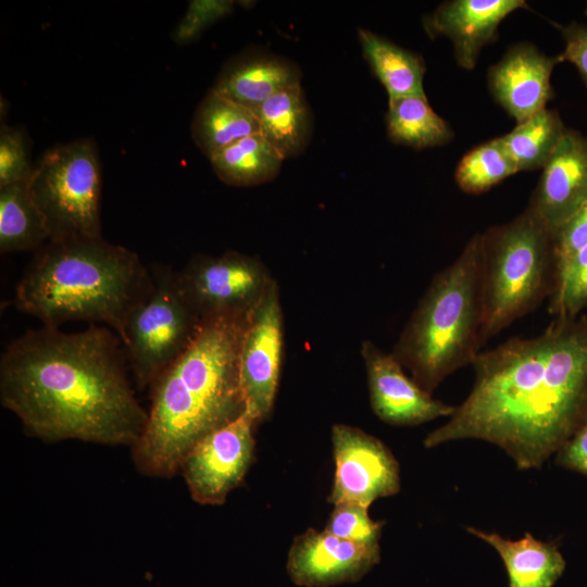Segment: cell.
Masks as SVG:
<instances>
[{"instance_id": "obj_16", "label": "cell", "mask_w": 587, "mask_h": 587, "mask_svg": "<svg viewBox=\"0 0 587 587\" xmlns=\"http://www.w3.org/2000/svg\"><path fill=\"white\" fill-rule=\"evenodd\" d=\"M587 203V136L567 128L541 170L529 209L552 233Z\"/></svg>"}, {"instance_id": "obj_21", "label": "cell", "mask_w": 587, "mask_h": 587, "mask_svg": "<svg viewBox=\"0 0 587 587\" xmlns=\"http://www.w3.org/2000/svg\"><path fill=\"white\" fill-rule=\"evenodd\" d=\"M358 35L363 55L389 99L426 97L423 87L426 65L420 54L364 28Z\"/></svg>"}, {"instance_id": "obj_4", "label": "cell", "mask_w": 587, "mask_h": 587, "mask_svg": "<svg viewBox=\"0 0 587 587\" xmlns=\"http://www.w3.org/2000/svg\"><path fill=\"white\" fill-rule=\"evenodd\" d=\"M153 284L135 251L102 237L67 238L49 240L35 252L13 300L42 326L102 324L121 338L129 313Z\"/></svg>"}, {"instance_id": "obj_13", "label": "cell", "mask_w": 587, "mask_h": 587, "mask_svg": "<svg viewBox=\"0 0 587 587\" xmlns=\"http://www.w3.org/2000/svg\"><path fill=\"white\" fill-rule=\"evenodd\" d=\"M361 355L367 375L371 407L383 422L414 426L454 412L455 407L434 399L432 394L407 376L392 353H386L374 342L365 340L361 345Z\"/></svg>"}, {"instance_id": "obj_7", "label": "cell", "mask_w": 587, "mask_h": 587, "mask_svg": "<svg viewBox=\"0 0 587 587\" xmlns=\"http://www.w3.org/2000/svg\"><path fill=\"white\" fill-rule=\"evenodd\" d=\"M27 186L50 240L102 237L101 168L93 141L77 139L46 151Z\"/></svg>"}, {"instance_id": "obj_28", "label": "cell", "mask_w": 587, "mask_h": 587, "mask_svg": "<svg viewBox=\"0 0 587 587\" xmlns=\"http://www.w3.org/2000/svg\"><path fill=\"white\" fill-rule=\"evenodd\" d=\"M587 307V246L554 274L549 312L555 319L575 317Z\"/></svg>"}, {"instance_id": "obj_33", "label": "cell", "mask_w": 587, "mask_h": 587, "mask_svg": "<svg viewBox=\"0 0 587 587\" xmlns=\"http://www.w3.org/2000/svg\"><path fill=\"white\" fill-rule=\"evenodd\" d=\"M557 26L564 39V50L559 54L561 62L572 63L587 85V25L572 22Z\"/></svg>"}, {"instance_id": "obj_15", "label": "cell", "mask_w": 587, "mask_h": 587, "mask_svg": "<svg viewBox=\"0 0 587 587\" xmlns=\"http://www.w3.org/2000/svg\"><path fill=\"white\" fill-rule=\"evenodd\" d=\"M558 55H546L534 45L519 42L510 47L487 73L488 89L495 101L520 123L547 108L553 98V68Z\"/></svg>"}, {"instance_id": "obj_20", "label": "cell", "mask_w": 587, "mask_h": 587, "mask_svg": "<svg viewBox=\"0 0 587 587\" xmlns=\"http://www.w3.org/2000/svg\"><path fill=\"white\" fill-rule=\"evenodd\" d=\"M255 133H260V125L254 111L214 89L199 103L191 122L192 139L209 159L237 140Z\"/></svg>"}, {"instance_id": "obj_25", "label": "cell", "mask_w": 587, "mask_h": 587, "mask_svg": "<svg viewBox=\"0 0 587 587\" xmlns=\"http://www.w3.org/2000/svg\"><path fill=\"white\" fill-rule=\"evenodd\" d=\"M385 120L389 139L414 149L444 146L454 136L452 127L433 110L426 97L388 99Z\"/></svg>"}, {"instance_id": "obj_10", "label": "cell", "mask_w": 587, "mask_h": 587, "mask_svg": "<svg viewBox=\"0 0 587 587\" xmlns=\"http://www.w3.org/2000/svg\"><path fill=\"white\" fill-rule=\"evenodd\" d=\"M332 441L335 476L328 502L369 508L399 491V464L383 441L346 424L333 426Z\"/></svg>"}, {"instance_id": "obj_17", "label": "cell", "mask_w": 587, "mask_h": 587, "mask_svg": "<svg viewBox=\"0 0 587 587\" xmlns=\"http://www.w3.org/2000/svg\"><path fill=\"white\" fill-rule=\"evenodd\" d=\"M528 9L524 0H449L425 15L423 26L429 38L447 37L457 64L475 67L482 49L498 37L500 23L512 12Z\"/></svg>"}, {"instance_id": "obj_9", "label": "cell", "mask_w": 587, "mask_h": 587, "mask_svg": "<svg viewBox=\"0 0 587 587\" xmlns=\"http://www.w3.org/2000/svg\"><path fill=\"white\" fill-rule=\"evenodd\" d=\"M176 280L200 319L250 313L275 282L259 259L236 251L197 255L176 273Z\"/></svg>"}, {"instance_id": "obj_30", "label": "cell", "mask_w": 587, "mask_h": 587, "mask_svg": "<svg viewBox=\"0 0 587 587\" xmlns=\"http://www.w3.org/2000/svg\"><path fill=\"white\" fill-rule=\"evenodd\" d=\"M33 168L25 136L16 128L2 125L0 129V187L27 183Z\"/></svg>"}, {"instance_id": "obj_1", "label": "cell", "mask_w": 587, "mask_h": 587, "mask_svg": "<svg viewBox=\"0 0 587 587\" xmlns=\"http://www.w3.org/2000/svg\"><path fill=\"white\" fill-rule=\"evenodd\" d=\"M471 392L424 439H477L521 470L539 469L587 419V319H555L539 335L479 352Z\"/></svg>"}, {"instance_id": "obj_8", "label": "cell", "mask_w": 587, "mask_h": 587, "mask_svg": "<svg viewBox=\"0 0 587 587\" xmlns=\"http://www.w3.org/2000/svg\"><path fill=\"white\" fill-rule=\"evenodd\" d=\"M149 296L129 313L122 346L134 380L143 389L190 346L202 319L183 296L176 272L158 267Z\"/></svg>"}, {"instance_id": "obj_24", "label": "cell", "mask_w": 587, "mask_h": 587, "mask_svg": "<svg viewBox=\"0 0 587 587\" xmlns=\"http://www.w3.org/2000/svg\"><path fill=\"white\" fill-rule=\"evenodd\" d=\"M209 160L216 176L225 184L250 187L273 179L285 159L261 133H255L220 150Z\"/></svg>"}, {"instance_id": "obj_29", "label": "cell", "mask_w": 587, "mask_h": 587, "mask_svg": "<svg viewBox=\"0 0 587 587\" xmlns=\"http://www.w3.org/2000/svg\"><path fill=\"white\" fill-rule=\"evenodd\" d=\"M367 509L357 503L337 504L324 529L360 545L379 546L384 523L372 520Z\"/></svg>"}, {"instance_id": "obj_3", "label": "cell", "mask_w": 587, "mask_h": 587, "mask_svg": "<svg viewBox=\"0 0 587 587\" xmlns=\"http://www.w3.org/2000/svg\"><path fill=\"white\" fill-rule=\"evenodd\" d=\"M251 312L202 319L190 346L151 384L147 422L132 447L143 474L171 477L203 437L246 412L239 359Z\"/></svg>"}, {"instance_id": "obj_31", "label": "cell", "mask_w": 587, "mask_h": 587, "mask_svg": "<svg viewBox=\"0 0 587 587\" xmlns=\"http://www.w3.org/2000/svg\"><path fill=\"white\" fill-rule=\"evenodd\" d=\"M235 2L229 0H193L173 33V39L185 45L196 40L208 27L230 14Z\"/></svg>"}, {"instance_id": "obj_14", "label": "cell", "mask_w": 587, "mask_h": 587, "mask_svg": "<svg viewBox=\"0 0 587 587\" xmlns=\"http://www.w3.org/2000/svg\"><path fill=\"white\" fill-rule=\"evenodd\" d=\"M379 560V546L360 545L325 529L309 528L294 539L287 572L298 586L329 587L360 580Z\"/></svg>"}, {"instance_id": "obj_6", "label": "cell", "mask_w": 587, "mask_h": 587, "mask_svg": "<svg viewBox=\"0 0 587 587\" xmlns=\"http://www.w3.org/2000/svg\"><path fill=\"white\" fill-rule=\"evenodd\" d=\"M480 237L483 346L550 297L555 268L553 233L527 208Z\"/></svg>"}, {"instance_id": "obj_23", "label": "cell", "mask_w": 587, "mask_h": 587, "mask_svg": "<svg viewBox=\"0 0 587 587\" xmlns=\"http://www.w3.org/2000/svg\"><path fill=\"white\" fill-rule=\"evenodd\" d=\"M50 240V232L27 183L0 187V251L38 250Z\"/></svg>"}, {"instance_id": "obj_32", "label": "cell", "mask_w": 587, "mask_h": 587, "mask_svg": "<svg viewBox=\"0 0 587 587\" xmlns=\"http://www.w3.org/2000/svg\"><path fill=\"white\" fill-rule=\"evenodd\" d=\"M586 246L587 203L553 233L555 271Z\"/></svg>"}, {"instance_id": "obj_26", "label": "cell", "mask_w": 587, "mask_h": 587, "mask_svg": "<svg viewBox=\"0 0 587 587\" xmlns=\"http://www.w3.org/2000/svg\"><path fill=\"white\" fill-rule=\"evenodd\" d=\"M566 129L559 112L546 108L516 123L500 139L519 172L542 170Z\"/></svg>"}, {"instance_id": "obj_2", "label": "cell", "mask_w": 587, "mask_h": 587, "mask_svg": "<svg viewBox=\"0 0 587 587\" xmlns=\"http://www.w3.org/2000/svg\"><path fill=\"white\" fill-rule=\"evenodd\" d=\"M122 341L90 324L65 333L42 326L12 340L0 359V400L26 433L47 442L130 446L147 422L127 376Z\"/></svg>"}, {"instance_id": "obj_11", "label": "cell", "mask_w": 587, "mask_h": 587, "mask_svg": "<svg viewBox=\"0 0 587 587\" xmlns=\"http://www.w3.org/2000/svg\"><path fill=\"white\" fill-rule=\"evenodd\" d=\"M255 425L245 412L208 434L189 451L180 470L195 501L222 504L240 484L253 458Z\"/></svg>"}, {"instance_id": "obj_22", "label": "cell", "mask_w": 587, "mask_h": 587, "mask_svg": "<svg viewBox=\"0 0 587 587\" xmlns=\"http://www.w3.org/2000/svg\"><path fill=\"white\" fill-rule=\"evenodd\" d=\"M260 133L284 159L307 147L311 135V115L301 84L285 88L254 110Z\"/></svg>"}, {"instance_id": "obj_19", "label": "cell", "mask_w": 587, "mask_h": 587, "mask_svg": "<svg viewBox=\"0 0 587 587\" xmlns=\"http://www.w3.org/2000/svg\"><path fill=\"white\" fill-rule=\"evenodd\" d=\"M467 532L498 552L508 572L509 587H552L565 570L566 563L558 547L529 533L511 540L474 527H467Z\"/></svg>"}, {"instance_id": "obj_34", "label": "cell", "mask_w": 587, "mask_h": 587, "mask_svg": "<svg viewBox=\"0 0 587 587\" xmlns=\"http://www.w3.org/2000/svg\"><path fill=\"white\" fill-rule=\"evenodd\" d=\"M557 453L559 465L587 475V419Z\"/></svg>"}, {"instance_id": "obj_18", "label": "cell", "mask_w": 587, "mask_h": 587, "mask_svg": "<svg viewBox=\"0 0 587 587\" xmlns=\"http://www.w3.org/2000/svg\"><path fill=\"white\" fill-rule=\"evenodd\" d=\"M297 84H301L300 71L290 61L268 52L247 51L223 67L212 89L254 111Z\"/></svg>"}, {"instance_id": "obj_27", "label": "cell", "mask_w": 587, "mask_h": 587, "mask_svg": "<svg viewBox=\"0 0 587 587\" xmlns=\"http://www.w3.org/2000/svg\"><path fill=\"white\" fill-rule=\"evenodd\" d=\"M517 172L500 137H497L467 151L455 167L454 178L464 192L479 195Z\"/></svg>"}, {"instance_id": "obj_5", "label": "cell", "mask_w": 587, "mask_h": 587, "mask_svg": "<svg viewBox=\"0 0 587 587\" xmlns=\"http://www.w3.org/2000/svg\"><path fill=\"white\" fill-rule=\"evenodd\" d=\"M480 284L482 237L476 233L433 277L394 347L392 355L429 394L479 353Z\"/></svg>"}, {"instance_id": "obj_12", "label": "cell", "mask_w": 587, "mask_h": 587, "mask_svg": "<svg viewBox=\"0 0 587 587\" xmlns=\"http://www.w3.org/2000/svg\"><path fill=\"white\" fill-rule=\"evenodd\" d=\"M284 348L283 312L276 282L250 314L243 335L239 372L246 412L257 424L272 412Z\"/></svg>"}]
</instances>
